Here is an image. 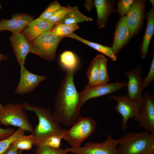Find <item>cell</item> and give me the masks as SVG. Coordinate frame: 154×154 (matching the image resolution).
<instances>
[{"label":"cell","mask_w":154,"mask_h":154,"mask_svg":"<svg viewBox=\"0 0 154 154\" xmlns=\"http://www.w3.org/2000/svg\"><path fill=\"white\" fill-rule=\"evenodd\" d=\"M75 70H67L56 95L52 113L58 122L68 127L72 126L82 117L79 93L74 81Z\"/></svg>","instance_id":"1"},{"label":"cell","mask_w":154,"mask_h":154,"mask_svg":"<svg viewBox=\"0 0 154 154\" xmlns=\"http://www.w3.org/2000/svg\"><path fill=\"white\" fill-rule=\"evenodd\" d=\"M22 104L24 110L33 112L38 120V124L31 133L33 145L42 146L47 139L53 136L62 137L66 129L60 127L59 123L53 117L49 109L25 102Z\"/></svg>","instance_id":"2"},{"label":"cell","mask_w":154,"mask_h":154,"mask_svg":"<svg viewBox=\"0 0 154 154\" xmlns=\"http://www.w3.org/2000/svg\"><path fill=\"white\" fill-rule=\"evenodd\" d=\"M118 141L119 154H154V135L148 131L130 132Z\"/></svg>","instance_id":"3"},{"label":"cell","mask_w":154,"mask_h":154,"mask_svg":"<svg viewBox=\"0 0 154 154\" xmlns=\"http://www.w3.org/2000/svg\"><path fill=\"white\" fill-rule=\"evenodd\" d=\"M22 104L8 103L0 107V125L18 127L31 133L34 129Z\"/></svg>","instance_id":"4"},{"label":"cell","mask_w":154,"mask_h":154,"mask_svg":"<svg viewBox=\"0 0 154 154\" xmlns=\"http://www.w3.org/2000/svg\"><path fill=\"white\" fill-rule=\"evenodd\" d=\"M95 121L90 117H81L69 129L66 130L62 139H64L72 148L81 146L82 142L92 135L96 130Z\"/></svg>","instance_id":"5"},{"label":"cell","mask_w":154,"mask_h":154,"mask_svg":"<svg viewBox=\"0 0 154 154\" xmlns=\"http://www.w3.org/2000/svg\"><path fill=\"white\" fill-rule=\"evenodd\" d=\"M63 38L53 35L51 31H46L31 42L30 52L48 61L54 60L58 45Z\"/></svg>","instance_id":"6"},{"label":"cell","mask_w":154,"mask_h":154,"mask_svg":"<svg viewBox=\"0 0 154 154\" xmlns=\"http://www.w3.org/2000/svg\"><path fill=\"white\" fill-rule=\"evenodd\" d=\"M117 102L114 109L122 117L121 128L123 130L128 127L127 122L130 119H133L137 122L139 119L140 110L142 100L137 101L130 99L127 95L112 96L108 98Z\"/></svg>","instance_id":"7"},{"label":"cell","mask_w":154,"mask_h":154,"mask_svg":"<svg viewBox=\"0 0 154 154\" xmlns=\"http://www.w3.org/2000/svg\"><path fill=\"white\" fill-rule=\"evenodd\" d=\"M118 139H114L111 134L102 142L89 141L78 148H65L66 152L75 154H119Z\"/></svg>","instance_id":"8"},{"label":"cell","mask_w":154,"mask_h":154,"mask_svg":"<svg viewBox=\"0 0 154 154\" xmlns=\"http://www.w3.org/2000/svg\"><path fill=\"white\" fill-rule=\"evenodd\" d=\"M127 81L111 83L98 84L92 86H85L79 93L81 107L91 99L96 98L114 93L126 87Z\"/></svg>","instance_id":"9"},{"label":"cell","mask_w":154,"mask_h":154,"mask_svg":"<svg viewBox=\"0 0 154 154\" xmlns=\"http://www.w3.org/2000/svg\"><path fill=\"white\" fill-rule=\"evenodd\" d=\"M146 2L145 0H134L125 16L131 38L139 33L143 26L145 15Z\"/></svg>","instance_id":"10"},{"label":"cell","mask_w":154,"mask_h":154,"mask_svg":"<svg viewBox=\"0 0 154 154\" xmlns=\"http://www.w3.org/2000/svg\"><path fill=\"white\" fill-rule=\"evenodd\" d=\"M138 126L154 135V98L144 92L140 110Z\"/></svg>","instance_id":"11"},{"label":"cell","mask_w":154,"mask_h":154,"mask_svg":"<svg viewBox=\"0 0 154 154\" xmlns=\"http://www.w3.org/2000/svg\"><path fill=\"white\" fill-rule=\"evenodd\" d=\"M46 76L37 75L29 71L24 65L20 66V78L18 85L15 90V93L23 95L33 91Z\"/></svg>","instance_id":"12"},{"label":"cell","mask_w":154,"mask_h":154,"mask_svg":"<svg viewBox=\"0 0 154 154\" xmlns=\"http://www.w3.org/2000/svg\"><path fill=\"white\" fill-rule=\"evenodd\" d=\"M139 65L131 71L126 72L125 75L128 79L127 82V96L131 99L139 101L143 98V79Z\"/></svg>","instance_id":"13"},{"label":"cell","mask_w":154,"mask_h":154,"mask_svg":"<svg viewBox=\"0 0 154 154\" xmlns=\"http://www.w3.org/2000/svg\"><path fill=\"white\" fill-rule=\"evenodd\" d=\"M35 17L24 13L13 15L11 19L0 20V32L4 31H11L12 34L21 33Z\"/></svg>","instance_id":"14"},{"label":"cell","mask_w":154,"mask_h":154,"mask_svg":"<svg viewBox=\"0 0 154 154\" xmlns=\"http://www.w3.org/2000/svg\"><path fill=\"white\" fill-rule=\"evenodd\" d=\"M9 40L18 64L20 66L24 65L26 56L30 52L31 42L21 33L12 34Z\"/></svg>","instance_id":"15"},{"label":"cell","mask_w":154,"mask_h":154,"mask_svg":"<svg viewBox=\"0 0 154 154\" xmlns=\"http://www.w3.org/2000/svg\"><path fill=\"white\" fill-rule=\"evenodd\" d=\"M131 38L125 16L120 17L116 25L111 47L114 53L116 55L127 44Z\"/></svg>","instance_id":"16"},{"label":"cell","mask_w":154,"mask_h":154,"mask_svg":"<svg viewBox=\"0 0 154 154\" xmlns=\"http://www.w3.org/2000/svg\"><path fill=\"white\" fill-rule=\"evenodd\" d=\"M54 25L38 18L30 22L22 31V33L31 42L44 32L50 31Z\"/></svg>","instance_id":"17"},{"label":"cell","mask_w":154,"mask_h":154,"mask_svg":"<svg viewBox=\"0 0 154 154\" xmlns=\"http://www.w3.org/2000/svg\"><path fill=\"white\" fill-rule=\"evenodd\" d=\"M97 14V23L99 29L104 27L109 16L115 12V1L110 0L94 1Z\"/></svg>","instance_id":"18"},{"label":"cell","mask_w":154,"mask_h":154,"mask_svg":"<svg viewBox=\"0 0 154 154\" xmlns=\"http://www.w3.org/2000/svg\"><path fill=\"white\" fill-rule=\"evenodd\" d=\"M146 18L147 27L140 49L142 59H145L147 56L150 43L154 34V7H152L147 13Z\"/></svg>","instance_id":"19"},{"label":"cell","mask_w":154,"mask_h":154,"mask_svg":"<svg viewBox=\"0 0 154 154\" xmlns=\"http://www.w3.org/2000/svg\"><path fill=\"white\" fill-rule=\"evenodd\" d=\"M65 37L72 38L80 41L93 49L108 56L113 61H115L117 60L116 55L114 53L111 47L105 46L86 40L73 33L66 35Z\"/></svg>","instance_id":"20"},{"label":"cell","mask_w":154,"mask_h":154,"mask_svg":"<svg viewBox=\"0 0 154 154\" xmlns=\"http://www.w3.org/2000/svg\"><path fill=\"white\" fill-rule=\"evenodd\" d=\"M92 18L82 13L77 6H71L69 11L59 23L75 25L80 22L92 21Z\"/></svg>","instance_id":"21"},{"label":"cell","mask_w":154,"mask_h":154,"mask_svg":"<svg viewBox=\"0 0 154 154\" xmlns=\"http://www.w3.org/2000/svg\"><path fill=\"white\" fill-rule=\"evenodd\" d=\"M99 55H97L91 62L87 72L88 86H92L98 84Z\"/></svg>","instance_id":"22"},{"label":"cell","mask_w":154,"mask_h":154,"mask_svg":"<svg viewBox=\"0 0 154 154\" xmlns=\"http://www.w3.org/2000/svg\"><path fill=\"white\" fill-rule=\"evenodd\" d=\"M60 61L63 67L66 70H76L78 60L75 54L70 51H65L60 55Z\"/></svg>","instance_id":"23"},{"label":"cell","mask_w":154,"mask_h":154,"mask_svg":"<svg viewBox=\"0 0 154 154\" xmlns=\"http://www.w3.org/2000/svg\"><path fill=\"white\" fill-rule=\"evenodd\" d=\"M79 28L78 24L67 25L59 23L54 25L50 31L53 35L64 38L66 35L73 33Z\"/></svg>","instance_id":"24"},{"label":"cell","mask_w":154,"mask_h":154,"mask_svg":"<svg viewBox=\"0 0 154 154\" xmlns=\"http://www.w3.org/2000/svg\"><path fill=\"white\" fill-rule=\"evenodd\" d=\"M25 131L20 128H18L11 136L0 141V154H3L12 144L14 141L20 139L25 135Z\"/></svg>","instance_id":"25"},{"label":"cell","mask_w":154,"mask_h":154,"mask_svg":"<svg viewBox=\"0 0 154 154\" xmlns=\"http://www.w3.org/2000/svg\"><path fill=\"white\" fill-rule=\"evenodd\" d=\"M99 55L98 84L108 83L109 81L107 68V60L102 54Z\"/></svg>","instance_id":"26"},{"label":"cell","mask_w":154,"mask_h":154,"mask_svg":"<svg viewBox=\"0 0 154 154\" xmlns=\"http://www.w3.org/2000/svg\"><path fill=\"white\" fill-rule=\"evenodd\" d=\"M33 143L32 135H25L23 138L13 142L12 145L18 150H29L31 149Z\"/></svg>","instance_id":"27"},{"label":"cell","mask_w":154,"mask_h":154,"mask_svg":"<svg viewBox=\"0 0 154 154\" xmlns=\"http://www.w3.org/2000/svg\"><path fill=\"white\" fill-rule=\"evenodd\" d=\"M71 6H62L46 21L54 25L58 24L69 11Z\"/></svg>","instance_id":"28"},{"label":"cell","mask_w":154,"mask_h":154,"mask_svg":"<svg viewBox=\"0 0 154 154\" xmlns=\"http://www.w3.org/2000/svg\"><path fill=\"white\" fill-rule=\"evenodd\" d=\"M62 6L57 1H53L48 5L38 18L42 20L46 21Z\"/></svg>","instance_id":"29"},{"label":"cell","mask_w":154,"mask_h":154,"mask_svg":"<svg viewBox=\"0 0 154 154\" xmlns=\"http://www.w3.org/2000/svg\"><path fill=\"white\" fill-rule=\"evenodd\" d=\"M133 0H120L117 3L116 10L120 17L125 16L133 2Z\"/></svg>","instance_id":"30"},{"label":"cell","mask_w":154,"mask_h":154,"mask_svg":"<svg viewBox=\"0 0 154 154\" xmlns=\"http://www.w3.org/2000/svg\"><path fill=\"white\" fill-rule=\"evenodd\" d=\"M154 56L153 54L150 69L147 75L143 80V89L147 87L154 80Z\"/></svg>","instance_id":"31"},{"label":"cell","mask_w":154,"mask_h":154,"mask_svg":"<svg viewBox=\"0 0 154 154\" xmlns=\"http://www.w3.org/2000/svg\"><path fill=\"white\" fill-rule=\"evenodd\" d=\"M62 139V137L60 136H53L47 139L42 146H47L53 148H58L60 147Z\"/></svg>","instance_id":"32"},{"label":"cell","mask_w":154,"mask_h":154,"mask_svg":"<svg viewBox=\"0 0 154 154\" xmlns=\"http://www.w3.org/2000/svg\"><path fill=\"white\" fill-rule=\"evenodd\" d=\"M15 131V130L13 128L9 127L3 129L0 127V141L9 137Z\"/></svg>","instance_id":"33"},{"label":"cell","mask_w":154,"mask_h":154,"mask_svg":"<svg viewBox=\"0 0 154 154\" xmlns=\"http://www.w3.org/2000/svg\"><path fill=\"white\" fill-rule=\"evenodd\" d=\"M34 154H51V148L47 146H36Z\"/></svg>","instance_id":"34"},{"label":"cell","mask_w":154,"mask_h":154,"mask_svg":"<svg viewBox=\"0 0 154 154\" xmlns=\"http://www.w3.org/2000/svg\"><path fill=\"white\" fill-rule=\"evenodd\" d=\"M23 150H18L12 144L3 154H22Z\"/></svg>","instance_id":"35"},{"label":"cell","mask_w":154,"mask_h":154,"mask_svg":"<svg viewBox=\"0 0 154 154\" xmlns=\"http://www.w3.org/2000/svg\"><path fill=\"white\" fill-rule=\"evenodd\" d=\"M68 153L65 151V148L60 147L56 148H51V154H68Z\"/></svg>","instance_id":"36"},{"label":"cell","mask_w":154,"mask_h":154,"mask_svg":"<svg viewBox=\"0 0 154 154\" xmlns=\"http://www.w3.org/2000/svg\"><path fill=\"white\" fill-rule=\"evenodd\" d=\"M95 6L94 1L92 0H86L84 6L88 11H91L92 8Z\"/></svg>","instance_id":"37"},{"label":"cell","mask_w":154,"mask_h":154,"mask_svg":"<svg viewBox=\"0 0 154 154\" xmlns=\"http://www.w3.org/2000/svg\"><path fill=\"white\" fill-rule=\"evenodd\" d=\"M8 59V56L6 55L0 53V62L2 61L6 60Z\"/></svg>","instance_id":"38"},{"label":"cell","mask_w":154,"mask_h":154,"mask_svg":"<svg viewBox=\"0 0 154 154\" xmlns=\"http://www.w3.org/2000/svg\"><path fill=\"white\" fill-rule=\"evenodd\" d=\"M149 1L152 5V7H154V1L153 0H149Z\"/></svg>","instance_id":"39"},{"label":"cell","mask_w":154,"mask_h":154,"mask_svg":"<svg viewBox=\"0 0 154 154\" xmlns=\"http://www.w3.org/2000/svg\"><path fill=\"white\" fill-rule=\"evenodd\" d=\"M2 8V7L1 6V4L0 3V9H1Z\"/></svg>","instance_id":"40"},{"label":"cell","mask_w":154,"mask_h":154,"mask_svg":"<svg viewBox=\"0 0 154 154\" xmlns=\"http://www.w3.org/2000/svg\"><path fill=\"white\" fill-rule=\"evenodd\" d=\"M3 106V105L1 104H0V107H1Z\"/></svg>","instance_id":"41"},{"label":"cell","mask_w":154,"mask_h":154,"mask_svg":"<svg viewBox=\"0 0 154 154\" xmlns=\"http://www.w3.org/2000/svg\"></svg>","instance_id":"42"}]
</instances>
